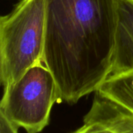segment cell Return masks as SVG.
Returning a JSON list of instances; mask_svg holds the SVG:
<instances>
[{
	"instance_id": "obj_1",
	"label": "cell",
	"mask_w": 133,
	"mask_h": 133,
	"mask_svg": "<svg viewBox=\"0 0 133 133\" xmlns=\"http://www.w3.org/2000/svg\"><path fill=\"white\" fill-rule=\"evenodd\" d=\"M116 24V0H46L43 63L61 103L76 104L111 74Z\"/></svg>"
},
{
	"instance_id": "obj_2",
	"label": "cell",
	"mask_w": 133,
	"mask_h": 133,
	"mask_svg": "<svg viewBox=\"0 0 133 133\" xmlns=\"http://www.w3.org/2000/svg\"><path fill=\"white\" fill-rule=\"evenodd\" d=\"M46 0H20L0 18V82L4 87L43 63Z\"/></svg>"
},
{
	"instance_id": "obj_3",
	"label": "cell",
	"mask_w": 133,
	"mask_h": 133,
	"mask_svg": "<svg viewBox=\"0 0 133 133\" xmlns=\"http://www.w3.org/2000/svg\"><path fill=\"white\" fill-rule=\"evenodd\" d=\"M55 103H61L56 81L41 63L3 88L0 114L27 133H39L49 124Z\"/></svg>"
},
{
	"instance_id": "obj_4",
	"label": "cell",
	"mask_w": 133,
	"mask_h": 133,
	"mask_svg": "<svg viewBox=\"0 0 133 133\" xmlns=\"http://www.w3.org/2000/svg\"><path fill=\"white\" fill-rule=\"evenodd\" d=\"M117 24L111 74L133 71V0H116Z\"/></svg>"
},
{
	"instance_id": "obj_5",
	"label": "cell",
	"mask_w": 133,
	"mask_h": 133,
	"mask_svg": "<svg viewBox=\"0 0 133 133\" xmlns=\"http://www.w3.org/2000/svg\"><path fill=\"white\" fill-rule=\"evenodd\" d=\"M96 92L133 114V71L110 74Z\"/></svg>"
},
{
	"instance_id": "obj_6",
	"label": "cell",
	"mask_w": 133,
	"mask_h": 133,
	"mask_svg": "<svg viewBox=\"0 0 133 133\" xmlns=\"http://www.w3.org/2000/svg\"><path fill=\"white\" fill-rule=\"evenodd\" d=\"M72 133H116L105 125L94 121H83V125Z\"/></svg>"
},
{
	"instance_id": "obj_7",
	"label": "cell",
	"mask_w": 133,
	"mask_h": 133,
	"mask_svg": "<svg viewBox=\"0 0 133 133\" xmlns=\"http://www.w3.org/2000/svg\"><path fill=\"white\" fill-rule=\"evenodd\" d=\"M19 128L0 114V133H18Z\"/></svg>"
}]
</instances>
